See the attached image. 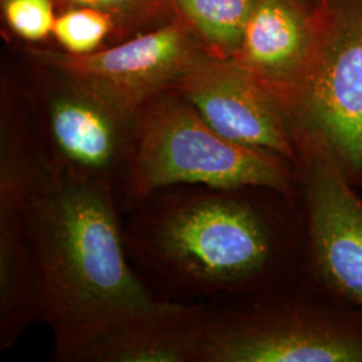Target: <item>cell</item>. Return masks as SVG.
<instances>
[{
    "instance_id": "1",
    "label": "cell",
    "mask_w": 362,
    "mask_h": 362,
    "mask_svg": "<svg viewBox=\"0 0 362 362\" xmlns=\"http://www.w3.org/2000/svg\"><path fill=\"white\" fill-rule=\"evenodd\" d=\"M128 248L172 285L239 297L302 274L297 199L266 187L180 185L134 204Z\"/></svg>"
},
{
    "instance_id": "2",
    "label": "cell",
    "mask_w": 362,
    "mask_h": 362,
    "mask_svg": "<svg viewBox=\"0 0 362 362\" xmlns=\"http://www.w3.org/2000/svg\"><path fill=\"white\" fill-rule=\"evenodd\" d=\"M19 208L55 361L155 300L130 266L113 185L45 168Z\"/></svg>"
},
{
    "instance_id": "3",
    "label": "cell",
    "mask_w": 362,
    "mask_h": 362,
    "mask_svg": "<svg viewBox=\"0 0 362 362\" xmlns=\"http://www.w3.org/2000/svg\"><path fill=\"white\" fill-rule=\"evenodd\" d=\"M207 310L194 362H362V310L294 281Z\"/></svg>"
},
{
    "instance_id": "4",
    "label": "cell",
    "mask_w": 362,
    "mask_h": 362,
    "mask_svg": "<svg viewBox=\"0 0 362 362\" xmlns=\"http://www.w3.org/2000/svg\"><path fill=\"white\" fill-rule=\"evenodd\" d=\"M180 185L266 187L298 199L297 164L223 137L169 88L136 113L133 144L119 189L134 206Z\"/></svg>"
},
{
    "instance_id": "5",
    "label": "cell",
    "mask_w": 362,
    "mask_h": 362,
    "mask_svg": "<svg viewBox=\"0 0 362 362\" xmlns=\"http://www.w3.org/2000/svg\"><path fill=\"white\" fill-rule=\"evenodd\" d=\"M21 54L15 74L33 117L45 168L121 188L134 118L61 70Z\"/></svg>"
},
{
    "instance_id": "6",
    "label": "cell",
    "mask_w": 362,
    "mask_h": 362,
    "mask_svg": "<svg viewBox=\"0 0 362 362\" xmlns=\"http://www.w3.org/2000/svg\"><path fill=\"white\" fill-rule=\"evenodd\" d=\"M320 40L286 104L296 134L320 137L351 181L362 180V0H314Z\"/></svg>"
},
{
    "instance_id": "7",
    "label": "cell",
    "mask_w": 362,
    "mask_h": 362,
    "mask_svg": "<svg viewBox=\"0 0 362 362\" xmlns=\"http://www.w3.org/2000/svg\"><path fill=\"white\" fill-rule=\"evenodd\" d=\"M302 275L362 310V200L320 137L296 134Z\"/></svg>"
},
{
    "instance_id": "8",
    "label": "cell",
    "mask_w": 362,
    "mask_h": 362,
    "mask_svg": "<svg viewBox=\"0 0 362 362\" xmlns=\"http://www.w3.org/2000/svg\"><path fill=\"white\" fill-rule=\"evenodd\" d=\"M15 49L61 70L129 116H136L145 103L169 89L204 54L177 19L88 55H70L52 46Z\"/></svg>"
},
{
    "instance_id": "9",
    "label": "cell",
    "mask_w": 362,
    "mask_h": 362,
    "mask_svg": "<svg viewBox=\"0 0 362 362\" xmlns=\"http://www.w3.org/2000/svg\"><path fill=\"white\" fill-rule=\"evenodd\" d=\"M170 89L223 137L297 164V141L285 104L231 59L203 54Z\"/></svg>"
},
{
    "instance_id": "10",
    "label": "cell",
    "mask_w": 362,
    "mask_h": 362,
    "mask_svg": "<svg viewBox=\"0 0 362 362\" xmlns=\"http://www.w3.org/2000/svg\"><path fill=\"white\" fill-rule=\"evenodd\" d=\"M320 28L314 0H259L231 61L286 106L310 69Z\"/></svg>"
},
{
    "instance_id": "11",
    "label": "cell",
    "mask_w": 362,
    "mask_h": 362,
    "mask_svg": "<svg viewBox=\"0 0 362 362\" xmlns=\"http://www.w3.org/2000/svg\"><path fill=\"white\" fill-rule=\"evenodd\" d=\"M206 313L202 305L155 299L94 337L73 362H194Z\"/></svg>"
},
{
    "instance_id": "12",
    "label": "cell",
    "mask_w": 362,
    "mask_h": 362,
    "mask_svg": "<svg viewBox=\"0 0 362 362\" xmlns=\"http://www.w3.org/2000/svg\"><path fill=\"white\" fill-rule=\"evenodd\" d=\"M42 321L38 278L19 207H0V350Z\"/></svg>"
},
{
    "instance_id": "13",
    "label": "cell",
    "mask_w": 362,
    "mask_h": 362,
    "mask_svg": "<svg viewBox=\"0 0 362 362\" xmlns=\"http://www.w3.org/2000/svg\"><path fill=\"white\" fill-rule=\"evenodd\" d=\"M45 169L25 94L10 67L0 78V207H21Z\"/></svg>"
},
{
    "instance_id": "14",
    "label": "cell",
    "mask_w": 362,
    "mask_h": 362,
    "mask_svg": "<svg viewBox=\"0 0 362 362\" xmlns=\"http://www.w3.org/2000/svg\"><path fill=\"white\" fill-rule=\"evenodd\" d=\"M170 10L203 52L231 59L259 0H168Z\"/></svg>"
},
{
    "instance_id": "15",
    "label": "cell",
    "mask_w": 362,
    "mask_h": 362,
    "mask_svg": "<svg viewBox=\"0 0 362 362\" xmlns=\"http://www.w3.org/2000/svg\"><path fill=\"white\" fill-rule=\"evenodd\" d=\"M58 6L52 47L66 54L88 55L133 37L110 13L77 4Z\"/></svg>"
},
{
    "instance_id": "16",
    "label": "cell",
    "mask_w": 362,
    "mask_h": 362,
    "mask_svg": "<svg viewBox=\"0 0 362 362\" xmlns=\"http://www.w3.org/2000/svg\"><path fill=\"white\" fill-rule=\"evenodd\" d=\"M58 11L57 0H0L3 33L15 46H50Z\"/></svg>"
},
{
    "instance_id": "17",
    "label": "cell",
    "mask_w": 362,
    "mask_h": 362,
    "mask_svg": "<svg viewBox=\"0 0 362 362\" xmlns=\"http://www.w3.org/2000/svg\"><path fill=\"white\" fill-rule=\"evenodd\" d=\"M58 4H77L110 13L134 37L172 22L175 15L168 0H57Z\"/></svg>"
},
{
    "instance_id": "18",
    "label": "cell",
    "mask_w": 362,
    "mask_h": 362,
    "mask_svg": "<svg viewBox=\"0 0 362 362\" xmlns=\"http://www.w3.org/2000/svg\"><path fill=\"white\" fill-rule=\"evenodd\" d=\"M357 187H360V188H362V180L358 182V185Z\"/></svg>"
}]
</instances>
